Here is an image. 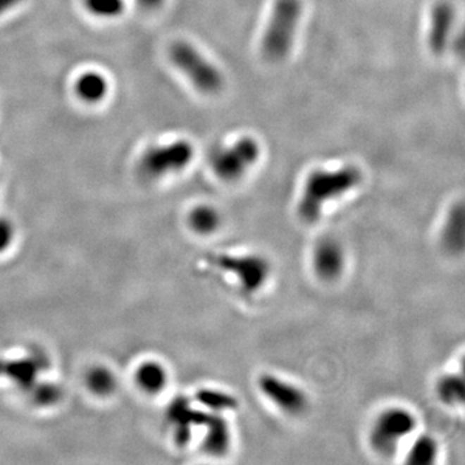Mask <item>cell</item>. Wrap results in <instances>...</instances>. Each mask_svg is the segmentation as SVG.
<instances>
[{
  "label": "cell",
  "instance_id": "6da1fadb",
  "mask_svg": "<svg viewBox=\"0 0 465 465\" xmlns=\"http://www.w3.org/2000/svg\"><path fill=\"white\" fill-rule=\"evenodd\" d=\"M361 180L362 173L354 166L335 170H313L304 184L296 209L297 216L306 224L317 223L327 203L350 192Z\"/></svg>",
  "mask_w": 465,
  "mask_h": 465
},
{
  "label": "cell",
  "instance_id": "7a4b0ae2",
  "mask_svg": "<svg viewBox=\"0 0 465 465\" xmlns=\"http://www.w3.org/2000/svg\"><path fill=\"white\" fill-rule=\"evenodd\" d=\"M416 426L418 418L412 411L402 406H390L373 418L368 430V445L379 457H393Z\"/></svg>",
  "mask_w": 465,
  "mask_h": 465
},
{
  "label": "cell",
  "instance_id": "3957f363",
  "mask_svg": "<svg viewBox=\"0 0 465 465\" xmlns=\"http://www.w3.org/2000/svg\"><path fill=\"white\" fill-rule=\"evenodd\" d=\"M302 9V0H275L261 46L266 58L278 61L288 54Z\"/></svg>",
  "mask_w": 465,
  "mask_h": 465
},
{
  "label": "cell",
  "instance_id": "277c9868",
  "mask_svg": "<svg viewBox=\"0 0 465 465\" xmlns=\"http://www.w3.org/2000/svg\"><path fill=\"white\" fill-rule=\"evenodd\" d=\"M170 60L192 85L206 94L217 93L224 85V78L211 62L190 43L178 40L170 46Z\"/></svg>",
  "mask_w": 465,
  "mask_h": 465
},
{
  "label": "cell",
  "instance_id": "5b68a950",
  "mask_svg": "<svg viewBox=\"0 0 465 465\" xmlns=\"http://www.w3.org/2000/svg\"><path fill=\"white\" fill-rule=\"evenodd\" d=\"M215 264L220 271L235 279L240 292L248 296L261 291L271 278V263L266 257L257 254L217 255Z\"/></svg>",
  "mask_w": 465,
  "mask_h": 465
},
{
  "label": "cell",
  "instance_id": "8992f818",
  "mask_svg": "<svg viewBox=\"0 0 465 465\" xmlns=\"http://www.w3.org/2000/svg\"><path fill=\"white\" fill-rule=\"evenodd\" d=\"M194 147L186 140L149 147L141 155L139 168L147 178H159L185 170L193 161Z\"/></svg>",
  "mask_w": 465,
  "mask_h": 465
},
{
  "label": "cell",
  "instance_id": "52a82bcc",
  "mask_svg": "<svg viewBox=\"0 0 465 465\" xmlns=\"http://www.w3.org/2000/svg\"><path fill=\"white\" fill-rule=\"evenodd\" d=\"M257 387L264 398L288 416H300L309 410V395L300 385L275 373H263Z\"/></svg>",
  "mask_w": 465,
  "mask_h": 465
},
{
  "label": "cell",
  "instance_id": "ba28073f",
  "mask_svg": "<svg viewBox=\"0 0 465 465\" xmlns=\"http://www.w3.org/2000/svg\"><path fill=\"white\" fill-rule=\"evenodd\" d=\"M260 145L252 137H243L234 145L213 155L212 170L224 181H235L259 159Z\"/></svg>",
  "mask_w": 465,
  "mask_h": 465
},
{
  "label": "cell",
  "instance_id": "9c48e42d",
  "mask_svg": "<svg viewBox=\"0 0 465 465\" xmlns=\"http://www.w3.org/2000/svg\"><path fill=\"white\" fill-rule=\"evenodd\" d=\"M347 266V254L341 242L333 237L318 240L311 252V268L318 279L335 282L340 278Z\"/></svg>",
  "mask_w": 465,
  "mask_h": 465
},
{
  "label": "cell",
  "instance_id": "30bf717a",
  "mask_svg": "<svg viewBox=\"0 0 465 465\" xmlns=\"http://www.w3.org/2000/svg\"><path fill=\"white\" fill-rule=\"evenodd\" d=\"M204 426L202 446L212 457H224L232 447V434L224 414L204 411L201 424Z\"/></svg>",
  "mask_w": 465,
  "mask_h": 465
},
{
  "label": "cell",
  "instance_id": "8fae6325",
  "mask_svg": "<svg viewBox=\"0 0 465 465\" xmlns=\"http://www.w3.org/2000/svg\"><path fill=\"white\" fill-rule=\"evenodd\" d=\"M454 23V8L447 1H440L430 12V26L428 43L434 54L445 52L449 43L450 34Z\"/></svg>",
  "mask_w": 465,
  "mask_h": 465
},
{
  "label": "cell",
  "instance_id": "7c38bea8",
  "mask_svg": "<svg viewBox=\"0 0 465 465\" xmlns=\"http://www.w3.org/2000/svg\"><path fill=\"white\" fill-rule=\"evenodd\" d=\"M442 247L450 255H460L465 246V209L463 202H457L443 223L440 235Z\"/></svg>",
  "mask_w": 465,
  "mask_h": 465
},
{
  "label": "cell",
  "instance_id": "4fadbf2b",
  "mask_svg": "<svg viewBox=\"0 0 465 465\" xmlns=\"http://www.w3.org/2000/svg\"><path fill=\"white\" fill-rule=\"evenodd\" d=\"M74 93L85 105H99L108 99L110 82L99 70H85L74 82Z\"/></svg>",
  "mask_w": 465,
  "mask_h": 465
},
{
  "label": "cell",
  "instance_id": "5bb4252c",
  "mask_svg": "<svg viewBox=\"0 0 465 465\" xmlns=\"http://www.w3.org/2000/svg\"><path fill=\"white\" fill-rule=\"evenodd\" d=\"M223 217L218 209L209 204L195 206L187 217V224L190 229L198 235H212L220 229Z\"/></svg>",
  "mask_w": 465,
  "mask_h": 465
},
{
  "label": "cell",
  "instance_id": "9a60e30c",
  "mask_svg": "<svg viewBox=\"0 0 465 465\" xmlns=\"http://www.w3.org/2000/svg\"><path fill=\"white\" fill-rule=\"evenodd\" d=\"M136 381L144 392L149 395H156L167 387L168 371L162 364L149 361L140 366L136 372Z\"/></svg>",
  "mask_w": 465,
  "mask_h": 465
},
{
  "label": "cell",
  "instance_id": "2e32d148",
  "mask_svg": "<svg viewBox=\"0 0 465 465\" xmlns=\"http://www.w3.org/2000/svg\"><path fill=\"white\" fill-rule=\"evenodd\" d=\"M435 395L445 406L457 407L464 403V379L459 373L442 375L435 383Z\"/></svg>",
  "mask_w": 465,
  "mask_h": 465
},
{
  "label": "cell",
  "instance_id": "e0dca14e",
  "mask_svg": "<svg viewBox=\"0 0 465 465\" xmlns=\"http://www.w3.org/2000/svg\"><path fill=\"white\" fill-rule=\"evenodd\" d=\"M440 454L437 440L429 434H421L411 443L406 455V463L411 465H432Z\"/></svg>",
  "mask_w": 465,
  "mask_h": 465
},
{
  "label": "cell",
  "instance_id": "ac0fdd59",
  "mask_svg": "<svg viewBox=\"0 0 465 465\" xmlns=\"http://www.w3.org/2000/svg\"><path fill=\"white\" fill-rule=\"evenodd\" d=\"M197 398L198 402L201 403L206 410L217 414H226L230 411H235L240 406L235 395L220 389H211V388L202 389L198 392Z\"/></svg>",
  "mask_w": 465,
  "mask_h": 465
},
{
  "label": "cell",
  "instance_id": "d6986e66",
  "mask_svg": "<svg viewBox=\"0 0 465 465\" xmlns=\"http://www.w3.org/2000/svg\"><path fill=\"white\" fill-rule=\"evenodd\" d=\"M89 15L101 20H116L125 12V0H82Z\"/></svg>",
  "mask_w": 465,
  "mask_h": 465
},
{
  "label": "cell",
  "instance_id": "ffe728a7",
  "mask_svg": "<svg viewBox=\"0 0 465 465\" xmlns=\"http://www.w3.org/2000/svg\"><path fill=\"white\" fill-rule=\"evenodd\" d=\"M87 384L96 395H110L116 388V378L106 368L96 367L88 373Z\"/></svg>",
  "mask_w": 465,
  "mask_h": 465
},
{
  "label": "cell",
  "instance_id": "44dd1931",
  "mask_svg": "<svg viewBox=\"0 0 465 465\" xmlns=\"http://www.w3.org/2000/svg\"><path fill=\"white\" fill-rule=\"evenodd\" d=\"M15 237V230L12 224L6 220L0 218V252L6 251Z\"/></svg>",
  "mask_w": 465,
  "mask_h": 465
},
{
  "label": "cell",
  "instance_id": "7402d4cb",
  "mask_svg": "<svg viewBox=\"0 0 465 465\" xmlns=\"http://www.w3.org/2000/svg\"><path fill=\"white\" fill-rule=\"evenodd\" d=\"M25 0H0V17L8 15L15 8L21 6Z\"/></svg>",
  "mask_w": 465,
  "mask_h": 465
},
{
  "label": "cell",
  "instance_id": "603a6c76",
  "mask_svg": "<svg viewBox=\"0 0 465 465\" xmlns=\"http://www.w3.org/2000/svg\"><path fill=\"white\" fill-rule=\"evenodd\" d=\"M166 0H136V3L139 4V7L144 11H149V12H153V11H158L159 8L163 7Z\"/></svg>",
  "mask_w": 465,
  "mask_h": 465
}]
</instances>
